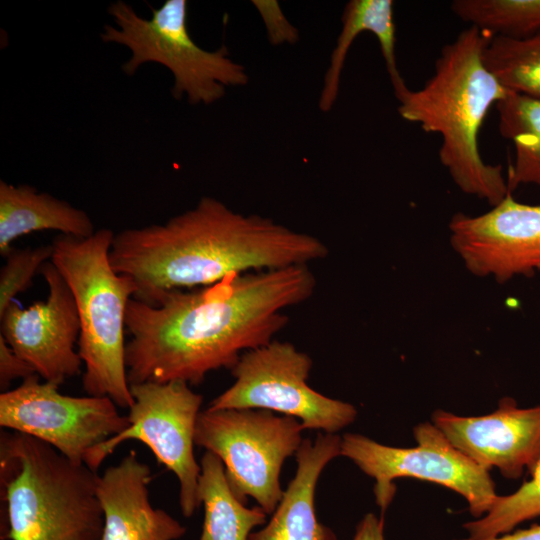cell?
Masks as SVG:
<instances>
[{
	"label": "cell",
	"instance_id": "3957f363",
	"mask_svg": "<svg viewBox=\"0 0 540 540\" xmlns=\"http://www.w3.org/2000/svg\"><path fill=\"white\" fill-rule=\"evenodd\" d=\"M492 35L475 26L446 44L433 76L397 98L400 116L442 138L439 159L466 194L495 206L510 192L501 165L484 162L478 137L490 108L511 92L486 68L483 52Z\"/></svg>",
	"mask_w": 540,
	"mask_h": 540
},
{
	"label": "cell",
	"instance_id": "6da1fadb",
	"mask_svg": "<svg viewBox=\"0 0 540 540\" xmlns=\"http://www.w3.org/2000/svg\"><path fill=\"white\" fill-rule=\"evenodd\" d=\"M316 278L308 265L234 274L209 286L172 290L151 304L132 298L126 312L129 384L202 383L241 355L273 341L283 310L308 300Z\"/></svg>",
	"mask_w": 540,
	"mask_h": 540
},
{
	"label": "cell",
	"instance_id": "4fadbf2b",
	"mask_svg": "<svg viewBox=\"0 0 540 540\" xmlns=\"http://www.w3.org/2000/svg\"><path fill=\"white\" fill-rule=\"evenodd\" d=\"M450 242L475 276L505 283L540 270V203L517 202L512 193L479 216L453 215Z\"/></svg>",
	"mask_w": 540,
	"mask_h": 540
},
{
	"label": "cell",
	"instance_id": "52a82bcc",
	"mask_svg": "<svg viewBox=\"0 0 540 540\" xmlns=\"http://www.w3.org/2000/svg\"><path fill=\"white\" fill-rule=\"evenodd\" d=\"M303 430L298 419L268 410L207 408L197 418L195 445L219 457L242 503L252 497L268 515L283 496L281 468L300 448Z\"/></svg>",
	"mask_w": 540,
	"mask_h": 540
},
{
	"label": "cell",
	"instance_id": "30bf717a",
	"mask_svg": "<svg viewBox=\"0 0 540 540\" xmlns=\"http://www.w3.org/2000/svg\"><path fill=\"white\" fill-rule=\"evenodd\" d=\"M134 404L129 409V426L93 447L84 464L97 471L103 461L127 440L147 445L158 463L173 472L179 482V506L185 517L200 507L198 494L201 466L193 447L203 398L183 381L144 382L130 385Z\"/></svg>",
	"mask_w": 540,
	"mask_h": 540
},
{
	"label": "cell",
	"instance_id": "ac0fdd59",
	"mask_svg": "<svg viewBox=\"0 0 540 540\" xmlns=\"http://www.w3.org/2000/svg\"><path fill=\"white\" fill-rule=\"evenodd\" d=\"M365 31L373 33L379 42L395 96L408 89L399 71L395 54L394 2L351 0L343 11L342 29L324 77L319 99L321 111L327 112L332 109L339 92L341 73L348 51L355 38Z\"/></svg>",
	"mask_w": 540,
	"mask_h": 540
},
{
	"label": "cell",
	"instance_id": "484cf974",
	"mask_svg": "<svg viewBox=\"0 0 540 540\" xmlns=\"http://www.w3.org/2000/svg\"><path fill=\"white\" fill-rule=\"evenodd\" d=\"M352 540H385L383 518L367 513L358 523Z\"/></svg>",
	"mask_w": 540,
	"mask_h": 540
},
{
	"label": "cell",
	"instance_id": "ffe728a7",
	"mask_svg": "<svg viewBox=\"0 0 540 540\" xmlns=\"http://www.w3.org/2000/svg\"><path fill=\"white\" fill-rule=\"evenodd\" d=\"M496 108L499 132L515 148L507 176L509 191L522 184L540 187V97L510 92Z\"/></svg>",
	"mask_w": 540,
	"mask_h": 540
},
{
	"label": "cell",
	"instance_id": "8992f818",
	"mask_svg": "<svg viewBox=\"0 0 540 540\" xmlns=\"http://www.w3.org/2000/svg\"><path fill=\"white\" fill-rule=\"evenodd\" d=\"M186 0H167L152 8L150 19L143 18L124 1L108 7L116 26L106 25L100 37L106 43L127 47L131 53L122 66L133 75L145 63H158L174 77L171 93L186 96L191 104H212L220 100L228 86H245L246 68L229 57L226 46L215 51L201 48L187 27Z\"/></svg>",
	"mask_w": 540,
	"mask_h": 540
},
{
	"label": "cell",
	"instance_id": "44dd1931",
	"mask_svg": "<svg viewBox=\"0 0 540 540\" xmlns=\"http://www.w3.org/2000/svg\"><path fill=\"white\" fill-rule=\"evenodd\" d=\"M483 62L509 91L540 97V32L525 38L493 36Z\"/></svg>",
	"mask_w": 540,
	"mask_h": 540
},
{
	"label": "cell",
	"instance_id": "277c9868",
	"mask_svg": "<svg viewBox=\"0 0 540 540\" xmlns=\"http://www.w3.org/2000/svg\"><path fill=\"white\" fill-rule=\"evenodd\" d=\"M1 500L8 540H101L98 475L18 432L0 440Z\"/></svg>",
	"mask_w": 540,
	"mask_h": 540
},
{
	"label": "cell",
	"instance_id": "603a6c76",
	"mask_svg": "<svg viewBox=\"0 0 540 540\" xmlns=\"http://www.w3.org/2000/svg\"><path fill=\"white\" fill-rule=\"evenodd\" d=\"M515 492L498 495L492 508L482 517L466 522L468 538L488 539L511 532L521 523L540 517V461Z\"/></svg>",
	"mask_w": 540,
	"mask_h": 540
},
{
	"label": "cell",
	"instance_id": "9c48e42d",
	"mask_svg": "<svg viewBox=\"0 0 540 540\" xmlns=\"http://www.w3.org/2000/svg\"><path fill=\"white\" fill-rule=\"evenodd\" d=\"M310 356L289 342L273 340L243 353L231 369L234 383L208 409H260L298 419L304 429L335 434L357 417L347 402L322 395L307 384Z\"/></svg>",
	"mask_w": 540,
	"mask_h": 540
},
{
	"label": "cell",
	"instance_id": "cb8c5ba5",
	"mask_svg": "<svg viewBox=\"0 0 540 540\" xmlns=\"http://www.w3.org/2000/svg\"><path fill=\"white\" fill-rule=\"evenodd\" d=\"M52 245L36 248L14 249L5 255L6 262L0 271V315L31 284L37 271L52 257Z\"/></svg>",
	"mask_w": 540,
	"mask_h": 540
},
{
	"label": "cell",
	"instance_id": "d4e9b609",
	"mask_svg": "<svg viewBox=\"0 0 540 540\" xmlns=\"http://www.w3.org/2000/svg\"><path fill=\"white\" fill-rule=\"evenodd\" d=\"M36 374L32 367L7 344L0 335V389L5 392L10 383Z\"/></svg>",
	"mask_w": 540,
	"mask_h": 540
},
{
	"label": "cell",
	"instance_id": "2e32d148",
	"mask_svg": "<svg viewBox=\"0 0 540 540\" xmlns=\"http://www.w3.org/2000/svg\"><path fill=\"white\" fill-rule=\"evenodd\" d=\"M341 454V437L318 434L303 439L296 455L297 471L272 513L271 519L248 540H337L331 528L318 521L315 489L325 466Z\"/></svg>",
	"mask_w": 540,
	"mask_h": 540
},
{
	"label": "cell",
	"instance_id": "8fae6325",
	"mask_svg": "<svg viewBox=\"0 0 540 540\" xmlns=\"http://www.w3.org/2000/svg\"><path fill=\"white\" fill-rule=\"evenodd\" d=\"M33 374L0 394V426L45 442L84 464L87 453L128 428V416L105 396H70Z\"/></svg>",
	"mask_w": 540,
	"mask_h": 540
},
{
	"label": "cell",
	"instance_id": "9a60e30c",
	"mask_svg": "<svg viewBox=\"0 0 540 540\" xmlns=\"http://www.w3.org/2000/svg\"><path fill=\"white\" fill-rule=\"evenodd\" d=\"M150 467L134 450L98 476L104 514L101 540H178L186 527L150 501Z\"/></svg>",
	"mask_w": 540,
	"mask_h": 540
},
{
	"label": "cell",
	"instance_id": "7c38bea8",
	"mask_svg": "<svg viewBox=\"0 0 540 540\" xmlns=\"http://www.w3.org/2000/svg\"><path fill=\"white\" fill-rule=\"evenodd\" d=\"M40 273L48 286L47 299L26 308L12 302L0 315V335L39 377L60 385L81 371L75 350L80 321L72 291L51 260Z\"/></svg>",
	"mask_w": 540,
	"mask_h": 540
},
{
	"label": "cell",
	"instance_id": "4316f807",
	"mask_svg": "<svg viewBox=\"0 0 540 540\" xmlns=\"http://www.w3.org/2000/svg\"><path fill=\"white\" fill-rule=\"evenodd\" d=\"M454 540H474L470 538ZM481 540H540V524L532 525L527 529H520L512 533H506L497 537Z\"/></svg>",
	"mask_w": 540,
	"mask_h": 540
},
{
	"label": "cell",
	"instance_id": "e0dca14e",
	"mask_svg": "<svg viewBox=\"0 0 540 540\" xmlns=\"http://www.w3.org/2000/svg\"><path fill=\"white\" fill-rule=\"evenodd\" d=\"M88 237L94 224L88 214L67 201L39 192L30 185L0 181V253L6 255L17 238L35 231Z\"/></svg>",
	"mask_w": 540,
	"mask_h": 540
},
{
	"label": "cell",
	"instance_id": "7a4b0ae2",
	"mask_svg": "<svg viewBox=\"0 0 540 540\" xmlns=\"http://www.w3.org/2000/svg\"><path fill=\"white\" fill-rule=\"evenodd\" d=\"M328 249L319 238L272 219L245 215L204 196L163 224L114 235V270L136 286L134 299L151 304L172 290L212 285L234 274L308 265Z\"/></svg>",
	"mask_w": 540,
	"mask_h": 540
},
{
	"label": "cell",
	"instance_id": "d6986e66",
	"mask_svg": "<svg viewBox=\"0 0 540 540\" xmlns=\"http://www.w3.org/2000/svg\"><path fill=\"white\" fill-rule=\"evenodd\" d=\"M198 494L204 506L199 540H248L252 530L266 523L260 506L248 508L232 492L218 456L206 451L200 461Z\"/></svg>",
	"mask_w": 540,
	"mask_h": 540
},
{
	"label": "cell",
	"instance_id": "5b68a950",
	"mask_svg": "<svg viewBox=\"0 0 540 540\" xmlns=\"http://www.w3.org/2000/svg\"><path fill=\"white\" fill-rule=\"evenodd\" d=\"M114 232L102 228L88 237L58 235L51 262L72 291L80 321L78 353L83 389L120 408L134 404L125 363L126 312L136 293L131 278L117 273L109 253Z\"/></svg>",
	"mask_w": 540,
	"mask_h": 540
},
{
	"label": "cell",
	"instance_id": "7402d4cb",
	"mask_svg": "<svg viewBox=\"0 0 540 540\" xmlns=\"http://www.w3.org/2000/svg\"><path fill=\"white\" fill-rule=\"evenodd\" d=\"M462 21L492 36L525 38L540 32V0H455Z\"/></svg>",
	"mask_w": 540,
	"mask_h": 540
},
{
	"label": "cell",
	"instance_id": "ba28073f",
	"mask_svg": "<svg viewBox=\"0 0 540 540\" xmlns=\"http://www.w3.org/2000/svg\"><path fill=\"white\" fill-rule=\"evenodd\" d=\"M414 447H393L361 434L341 437V456L350 459L375 480L376 504L385 512L392 503L397 478H415L439 484L458 493L475 518L484 516L498 496L489 470L473 462L432 423L414 427Z\"/></svg>",
	"mask_w": 540,
	"mask_h": 540
},
{
	"label": "cell",
	"instance_id": "5bb4252c",
	"mask_svg": "<svg viewBox=\"0 0 540 540\" xmlns=\"http://www.w3.org/2000/svg\"><path fill=\"white\" fill-rule=\"evenodd\" d=\"M431 422L476 464L497 468L507 479L531 474L540 461V405L521 408L511 397L482 416H459L437 409Z\"/></svg>",
	"mask_w": 540,
	"mask_h": 540
}]
</instances>
